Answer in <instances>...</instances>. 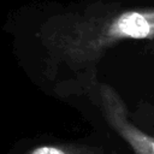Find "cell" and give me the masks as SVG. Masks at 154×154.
Wrapping results in <instances>:
<instances>
[{
  "label": "cell",
  "mask_w": 154,
  "mask_h": 154,
  "mask_svg": "<svg viewBox=\"0 0 154 154\" xmlns=\"http://www.w3.org/2000/svg\"><path fill=\"white\" fill-rule=\"evenodd\" d=\"M19 67L57 96L93 93L97 64L120 41L154 38V7L94 2L78 8L26 5L2 26Z\"/></svg>",
  "instance_id": "6da1fadb"
},
{
  "label": "cell",
  "mask_w": 154,
  "mask_h": 154,
  "mask_svg": "<svg viewBox=\"0 0 154 154\" xmlns=\"http://www.w3.org/2000/svg\"><path fill=\"white\" fill-rule=\"evenodd\" d=\"M97 100L107 123L126 141L136 154H154V137L135 126L128 114V108L117 90L106 83L95 85Z\"/></svg>",
  "instance_id": "7a4b0ae2"
},
{
  "label": "cell",
  "mask_w": 154,
  "mask_h": 154,
  "mask_svg": "<svg viewBox=\"0 0 154 154\" xmlns=\"http://www.w3.org/2000/svg\"><path fill=\"white\" fill-rule=\"evenodd\" d=\"M28 154H96V150L76 144H41L31 148Z\"/></svg>",
  "instance_id": "3957f363"
}]
</instances>
